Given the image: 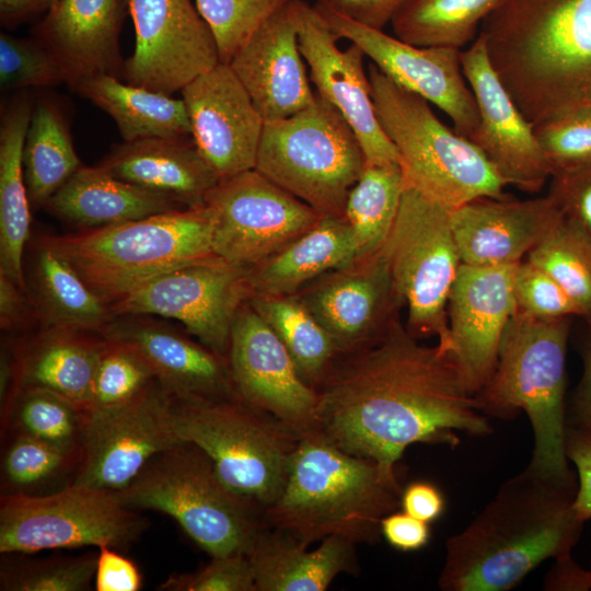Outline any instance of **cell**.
Listing matches in <instances>:
<instances>
[{"label":"cell","instance_id":"cell-1","mask_svg":"<svg viewBox=\"0 0 591 591\" xmlns=\"http://www.w3.org/2000/svg\"><path fill=\"white\" fill-rule=\"evenodd\" d=\"M316 391L317 430L391 476L414 443L455 448L459 431L493 432L453 355L420 345L401 318L373 344L338 355Z\"/></svg>","mask_w":591,"mask_h":591},{"label":"cell","instance_id":"cell-2","mask_svg":"<svg viewBox=\"0 0 591 591\" xmlns=\"http://www.w3.org/2000/svg\"><path fill=\"white\" fill-rule=\"evenodd\" d=\"M577 479L530 467L501 484L494 498L445 543L438 578L443 591H508L543 561L571 555L584 522L573 500Z\"/></svg>","mask_w":591,"mask_h":591},{"label":"cell","instance_id":"cell-3","mask_svg":"<svg viewBox=\"0 0 591 591\" xmlns=\"http://www.w3.org/2000/svg\"><path fill=\"white\" fill-rule=\"evenodd\" d=\"M479 30L494 70L533 126L591 104V0H505Z\"/></svg>","mask_w":591,"mask_h":591},{"label":"cell","instance_id":"cell-4","mask_svg":"<svg viewBox=\"0 0 591 591\" xmlns=\"http://www.w3.org/2000/svg\"><path fill=\"white\" fill-rule=\"evenodd\" d=\"M402 486L373 461L346 453L318 430L300 438L265 526L304 546L328 536L376 544L381 520L401 507Z\"/></svg>","mask_w":591,"mask_h":591},{"label":"cell","instance_id":"cell-5","mask_svg":"<svg viewBox=\"0 0 591 591\" xmlns=\"http://www.w3.org/2000/svg\"><path fill=\"white\" fill-rule=\"evenodd\" d=\"M572 317L535 318L514 311L503 332L495 370L474 394L485 416L510 420L524 412L533 432L528 467L577 479L566 455V356Z\"/></svg>","mask_w":591,"mask_h":591},{"label":"cell","instance_id":"cell-6","mask_svg":"<svg viewBox=\"0 0 591 591\" xmlns=\"http://www.w3.org/2000/svg\"><path fill=\"white\" fill-rule=\"evenodd\" d=\"M43 241L109 305L159 276L215 255L205 204Z\"/></svg>","mask_w":591,"mask_h":591},{"label":"cell","instance_id":"cell-7","mask_svg":"<svg viewBox=\"0 0 591 591\" xmlns=\"http://www.w3.org/2000/svg\"><path fill=\"white\" fill-rule=\"evenodd\" d=\"M368 76L378 119L398 153L406 186L449 209L483 197H508V185L494 165L471 140L448 128L428 101L373 63Z\"/></svg>","mask_w":591,"mask_h":591},{"label":"cell","instance_id":"cell-8","mask_svg":"<svg viewBox=\"0 0 591 591\" xmlns=\"http://www.w3.org/2000/svg\"><path fill=\"white\" fill-rule=\"evenodd\" d=\"M115 494L130 509L169 514L211 557L247 556L265 528L263 509L232 491L208 454L186 441L154 455Z\"/></svg>","mask_w":591,"mask_h":591},{"label":"cell","instance_id":"cell-9","mask_svg":"<svg viewBox=\"0 0 591 591\" xmlns=\"http://www.w3.org/2000/svg\"><path fill=\"white\" fill-rule=\"evenodd\" d=\"M172 398L179 439L205 451L232 491L263 510L273 503L301 437L241 397Z\"/></svg>","mask_w":591,"mask_h":591},{"label":"cell","instance_id":"cell-10","mask_svg":"<svg viewBox=\"0 0 591 591\" xmlns=\"http://www.w3.org/2000/svg\"><path fill=\"white\" fill-rule=\"evenodd\" d=\"M364 165L348 123L316 94L292 116L265 121L255 169L320 216L343 218Z\"/></svg>","mask_w":591,"mask_h":591},{"label":"cell","instance_id":"cell-11","mask_svg":"<svg viewBox=\"0 0 591 591\" xmlns=\"http://www.w3.org/2000/svg\"><path fill=\"white\" fill-rule=\"evenodd\" d=\"M383 251L407 308V331L417 339L436 336L449 351L448 300L462 265L451 209L405 185Z\"/></svg>","mask_w":591,"mask_h":591},{"label":"cell","instance_id":"cell-12","mask_svg":"<svg viewBox=\"0 0 591 591\" xmlns=\"http://www.w3.org/2000/svg\"><path fill=\"white\" fill-rule=\"evenodd\" d=\"M144 521L115 491L72 483L46 496H5L0 507V552L44 549L134 542Z\"/></svg>","mask_w":591,"mask_h":591},{"label":"cell","instance_id":"cell-13","mask_svg":"<svg viewBox=\"0 0 591 591\" xmlns=\"http://www.w3.org/2000/svg\"><path fill=\"white\" fill-rule=\"evenodd\" d=\"M216 256L251 269L311 230L322 218L256 169L221 178L205 196Z\"/></svg>","mask_w":591,"mask_h":591},{"label":"cell","instance_id":"cell-14","mask_svg":"<svg viewBox=\"0 0 591 591\" xmlns=\"http://www.w3.org/2000/svg\"><path fill=\"white\" fill-rule=\"evenodd\" d=\"M250 296L247 269L213 255L148 281L111 308L114 315L176 320L199 343L227 358L234 318Z\"/></svg>","mask_w":591,"mask_h":591},{"label":"cell","instance_id":"cell-15","mask_svg":"<svg viewBox=\"0 0 591 591\" xmlns=\"http://www.w3.org/2000/svg\"><path fill=\"white\" fill-rule=\"evenodd\" d=\"M181 442L172 395L155 381L123 405L85 413L82 463L73 483L119 490L154 455Z\"/></svg>","mask_w":591,"mask_h":591},{"label":"cell","instance_id":"cell-16","mask_svg":"<svg viewBox=\"0 0 591 591\" xmlns=\"http://www.w3.org/2000/svg\"><path fill=\"white\" fill-rule=\"evenodd\" d=\"M135 49L120 78L172 95L220 62L212 32L192 0H128Z\"/></svg>","mask_w":591,"mask_h":591},{"label":"cell","instance_id":"cell-17","mask_svg":"<svg viewBox=\"0 0 591 591\" xmlns=\"http://www.w3.org/2000/svg\"><path fill=\"white\" fill-rule=\"evenodd\" d=\"M331 30L359 46L387 78L444 112L453 129L470 139L479 124L475 96L463 73L461 50L418 47L313 4Z\"/></svg>","mask_w":591,"mask_h":591},{"label":"cell","instance_id":"cell-18","mask_svg":"<svg viewBox=\"0 0 591 591\" xmlns=\"http://www.w3.org/2000/svg\"><path fill=\"white\" fill-rule=\"evenodd\" d=\"M296 294L329 334L338 355L380 339L405 306L383 247L321 275Z\"/></svg>","mask_w":591,"mask_h":591},{"label":"cell","instance_id":"cell-19","mask_svg":"<svg viewBox=\"0 0 591 591\" xmlns=\"http://www.w3.org/2000/svg\"><path fill=\"white\" fill-rule=\"evenodd\" d=\"M301 54L310 68L316 94L331 104L355 132L368 164L398 163V153L378 119L362 49L340 38L314 5L292 0Z\"/></svg>","mask_w":591,"mask_h":591},{"label":"cell","instance_id":"cell-20","mask_svg":"<svg viewBox=\"0 0 591 591\" xmlns=\"http://www.w3.org/2000/svg\"><path fill=\"white\" fill-rule=\"evenodd\" d=\"M228 362L240 396L294 430H317V391L300 375L271 327L246 301L230 335Z\"/></svg>","mask_w":591,"mask_h":591},{"label":"cell","instance_id":"cell-21","mask_svg":"<svg viewBox=\"0 0 591 591\" xmlns=\"http://www.w3.org/2000/svg\"><path fill=\"white\" fill-rule=\"evenodd\" d=\"M463 73L473 91L479 124L471 140L494 165L507 185L525 193L542 190L552 177L551 167L524 117L502 84L478 36L461 50Z\"/></svg>","mask_w":591,"mask_h":591},{"label":"cell","instance_id":"cell-22","mask_svg":"<svg viewBox=\"0 0 591 591\" xmlns=\"http://www.w3.org/2000/svg\"><path fill=\"white\" fill-rule=\"evenodd\" d=\"M181 93L192 139L218 177L255 169L265 120L231 67L219 62Z\"/></svg>","mask_w":591,"mask_h":591},{"label":"cell","instance_id":"cell-23","mask_svg":"<svg viewBox=\"0 0 591 591\" xmlns=\"http://www.w3.org/2000/svg\"><path fill=\"white\" fill-rule=\"evenodd\" d=\"M518 264H462L448 300L450 352L470 392L490 379L503 332L515 311L513 276Z\"/></svg>","mask_w":591,"mask_h":591},{"label":"cell","instance_id":"cell-24","mask_svg":"<svg viewBox=\"0 0 591 591\" xmlns=\"http://www.w3.org/2000/svg\"><path fill=\"white\" fill-rule=\"evenodd\" d=\"M228 65L265 121L292 116L316 97L300 50L292 1L264 22Z\"/></svg>","mask_w":591,"mask_h":591},{"label":"cell","instance_id":"cell-25","mask_svg":"<svg viewBox=\"0 0 591 591\" xmlns=\"http://www.w3.org/2000/svg\"><path fill=\"white\" fill-rule=\"evenodd\" d=\"M560 216L547 195L524 200L483 197L451 209L462 264L472 266L520 263Z\"/></svg>","mask_w":591,"mask_h":591},{"label":"cell","instance_id":"cell-26","mask_svg":"<svg viewBox=\"0 0 591 591\" xmlns=\"http://www.w3.org/2000/svg\"><path fill=\"white\" fill-rule=\"evenodd\" d=\"M101 333L104 339L121 341L138 350L157 381L173 397H241L228 358L171 328L126 320L108 323Z\"/></svg>","mask_w":591,"mask_h":591},{"label":"cell","instance_id":"cell-27","mask_svg":"<svg viewBox=\"0 0 591 591\" xmlns=\"http://www.w3.org/2000/svg\"><path fill=\"white\" fill-rule=\"evenodd\" d=\"M128 0H58L34 36L62 63L68 84L106 73L120 76L119 34Z\"/></svg>","mask_w":591,"mask_h":591},{"label":"cell","instance_id":"cell-28","mask_svg":"<svg viewBox=\"0 0 591 591\" xmlns=\"http://www.w3.org/2000/svg\"><path fill=\"white\" fill-rule=\"evenodd\" d=\"M99 165L117 178L185 207L204 205L207 193L220 181L192 137L124 141Z\"/></svg>","mask_w":591,"mask_h":591},{"label":"cell","instance_id":"cell-29","mask_svg":"<svg viewBox=\"0 0 591 591\" xmlns=\"http://www.w3.org/2000/svg\"><path fill=\"white\" fill-rule=\"evenodd\" d=\"M355 547L328 536L309 551L286 533L265 526L247 554L256 591H324L338 575L358 571Z\"/></svg>","mask_w":591,"mask_h":591},{"label":"cell","instance_id":"cell-30","mask_svg":"<svg viewBox=\"0 0 591 591\" xmlns=\"http://www.w3.org/2000/svg\"><path fill=\"white\" fill-rule=\"evenodd\" d=\"M27 94H19L1 111L0 123V274L26 291L22 258L30 236V197L23 149L33 114Z\"/></svg>","mask_w":591,"mask_h":591},{"label":"cell","instance_id":"cell-31","mask_svg":"<svg viewBox=\"0 0 591 591\" xmlns=\"http://www.w3.org/2000/svg\"><path fill=\"white\" fill-rule=\"evenodd\" d=\"M46 205L66 220L94 228L185 208L169 196L113 176L100 165L80 167Z\"/></svg>","mask_w":591,"mask_h":591},{"label":"cell","instance_id":"cell-32","mask_svg":"<svg viewBox=\"0 0 591 591\" xmlns=\"http://www.w3.org/2000/svg\"><path fill=\"white\" fill-rule=\"evenodd\" d=\"M357 256V243L344 217H322L306 233L247 270L250 293L296 294L321 275Z\"/></svg>","mask_w":591,"mask_h":591},{"label":"cell","instance_id":"cell-33","mask_svg":"<svg viewBox=\"0 0 591 591\" xmlns=\"http://www.w3.org/2000/svg\"><path fill=\"white\" fill-rule=\"evenodd\" d=\"M71 88L113 118L124 141L192 137L183 99L121 82L117 76L106 73L81 79Z\"/></svg>","mask_w":591,"mask_h":591},{"label":"cell","instance_id":"cell-34","mask_svg":"<svg viewBox=\"0 0 591 591\" xmlns=\"http://www.w3.org/2000/svg\"><path fill=\"white\" fill-rule=\"evenodd\" d=\"M34 286V305L46 328L102 332L112 322L114 313L109 303L43 240L35 259Z\"/></svg>","mask_w":591,"mask_h":591},{"label":"cell","instance_id":"cell-35","mask_svg":"<svg viewBox=\"0 0 591 591\" xmlns=\"http://www.w3.org/2000/svg\"><path fill=\"white\" fill-rule=\"evenodd\" d=\"M101 344L76 332L46 328L20 360L19 387L49 390L86 413Z\"/></svg>","mask_w":591,"mask_h":591},{"label":"cell","instance_id":"cell-36","mask_svg":"<svg viewBox=\"0 0 591 591\" xmlns=\"http://www.w3.org/2000/svg\"><path fill=\"white\" fill-rule=\"evenodd\" d=\"M83 164L56 103L42 100L33 109L23 149L30 201L46 205Z\"/></svg>","mask_w":591,"mask_h":591},{"label":"cell","instance_id":"cell-37","mask_svg":"<svg viewBox=\"0 0 591 591\" xmlns=\"http://www.w3.org/2000/svg\"><path fill=\"white\" fill-rule=\"evenodd\" d=\"M505 0H404L391 20L395 37L418 47L462 48Z\"/></svg>","mask_w":591,"mask_h":591},{"label":"cell","instance_id":"cell-38","mask_svg":"<svg viewBox=\"0 0 591 591\" xmlns=\"http://www.w3.org/2000/svg\"><path fill=\"white\" fill-rule=\"evenodd\" d=\"M247 302L279 337L302 379L316 390L338 356L329 334L297 294H254Z\"/></svg>","mask_w":591,"mask_h":591},{"label":"cell","instance_id":"cell-39","mask_svg":"<svg viewBox=\"0 0 591 591\" xmlns=\"http://www.w3.org/2000/svg\"><path fill=\"white\" fill-rule=\"evenodd\" d=\"M404 188L398 163H366L349 192L344 212L357 243V257L383 247L396 220Z\"/></svg>","mask_w":591,"mask_h":591},{"label":"cell","instance_id":"cell-40","mask_svg":"<svg viewBox=\"0 0 591 591\" xmlns=\"http://www.w3.org/2000/svg\"><path fill=\"white\" fill-rule=\"evenodd\" d=\"M525 259L565 289L591 326V237L561 213Z\"/></svg>","mask_w":591,"mask_h":591},{"label":"cell","instance_id":"cell-41","mask_svg":"<svg viewBox=\"0 0 591 591\" xmlns=\"http://www.w3.org/2000/svg\"><path fill=\"white\" fill-rule=\"evenodd\" d=\"M15 418L21 432L70 454L82 443L85 412L71 401L36 386L19 387Z\"/></svg>","mask_w":591,"mask_h":591},{"label":"cell","instance_id":"cell-42","mask_svg":"<svg viewBox=\"0 0 591 591\" xmlns=\"http://www.w3.org/2000/svg\"><path fill=\"white\" fill-rule=\"evenodd\" d=\"M155 381L152 368L138 350L121 341L104 339L86 413L123 405Z\"/></svg>","mask_w":591,"mask_h":591},{"label":"cell","instance_id":"cell-43","mask_svg":"<svg viewBox=\"0 0 591 591\" xmlns=\"http://www.w3.org/2000/svg\"><path fill=\"white\" fill-rule=\"evenodd\" d=\"M292 0H196L216 39L220 62L229 63L255 31Z\"/></svg>","mask_w":591,"mask_h":591},{"label":"cell","instance_id":"cell-44","mask_svg":"<svg viewBox=\"0 0 591 591\" xmlns=\"http://www.w3.org/2000/svg\"><path fill=\"white\" fill-rule=\"evenodd\" d=\"M68 83L59 59L38 38L0 34L1 91L48 88Z\"/></svg>","mask_w":591,"mask_h":591},{"label":"cell","instance_id":"cell-45","mask_svg":"<svg viewBox=\"0 0 591 591\" xmlns=\"http://www.w3.org/2000/svg\"><path fill=\"white\" fill-rule=\"evenodd\" d=\"M552 176L591 165V105H583L533 126Z\"/></svg>","mask_w":591,"mask_h":591},{"label":"cell","instance_id":"cell-46","mask_svg":"<svg viewBox=\"0 0 591 591\" xmlns=\"http://www.w3.org/2000/svg\"><path fill=\"white\" fill-rule=\"evenodd\" d=\"M97 555L34 561L2 570L1 590L84 591L94 582Z\"/></svg>","mask_w":591,"mask_h":591},{"label":"cell","instance_id":"cell-47","mask_svg":"<svg viewBox=\"0 0 591 591\" xmlns=\"http://www.w3.org/2000/svg\"><path fill=\"white\" fill-rule=\"evenodd\" d=\"M515 311L524 315L551 320L580 316L576 302L544 269L523 259L513 276Z\"/></svg>","mask_w":591,"mask_h":591},{"label":"cell","instance_id":"cell-48","mask_svg":"<svg viewBox=\"0 0 591 591\" xmlns=\"http://www.w3.org/2000/svg\"><path fill=\"white\" fill-rule=\"evenodd\" d=\"M166 591H256L246 555L215 556L202 569L171 576L160 586Z\"/></svg>","mask_w":591,"mask_h":591},{"label":"cell","instance_id":"cell-49","mask_svg":"<svg viewBox=\"0 0 591 591\" xmlns=\"http://www.w3.org/2000/svg\"><path fill=\"white\" fill-rule=\"evenodd\" d=\"M69 454L38 438L21 432L8 449L3 468L11 484H38L60 468Z\"/></svg>","mask_w":591,"mask_h":591},{"label":"cell","instance_id":"cell-50","mask_svg":"<svg viewBox=\"0 0 591 591\" xmlns=\"http://www.w3.org/2000/svg\"><path fill=\"white\" fill-rule=\"evenodd\" d=\"M546 195L567 219L591 237V165L553 175Z\"/></svg>","mask_w":591,"mask_h":591},{"label":"cell","instance_id":"cell-51","mask_svg":"<svg viewBox=\"0 0 591 591\" xmlns=\"http://www.w3.org/2000/svg\"><path fill=\"white\" fill-rule=\"evenodd\" d=\"M566 455L573 464L577 476V493L573 508L583 521L591 519V433L567 427Z\"/></svg>","mask_w":591,"mask_h":591},{"label":"cell","instance_id":"cell-52","mask_svg":"<svg viewBox=\"0 0 591 591\" xmlns=\"http://www.w3.org/2000/svg\"><path fill=\"white\" fill-rule=\"evenodd\" d=\"M108 545L99 547L94 588L96 591H138L142 586L141 573L129 558L116 553Z\"/></svg>","mask_w":591,"mask_h":591},{"label":"cell","instance_id":"cell-53","mask_svg":"<svg viewBox=\"0 0 591 591\" xmlns=\"http://www.w3.org/2000/svg\"><path fill=\"white\" fill-rule=\"evenodd\" d=\"M384 540L401 552H415L426 546L430 540L429 522L417 519L405 511H393L381 520Z\"/></svg>","mask_w":591,"mask_h":591},{"label":"cell","instance_id":"cell-54","mask_svg":"<svg viewBox=\"0 0 591 591\" xmlns=\"http://www.w3.org/2000/svg\"><path fill=\"white\" fill-rule=\"evenodd\" d=\"M404 0H327L334 12L376 30L391 22Z\"/></svg>","mask_w":591,"mask_h":591},{"label":"cell","instance_id":"cell-55","mask_svg":"<svg viewBox=\"0 0 591 591\" xmlns=\"http://www.w3.org/2000/svg\"><path fill=\"white\" fill-rule=\"evenodd\" d=\"M580 347L582 374L567 402V425L591 433V326Z\"/></svg>","mask_w":591,"mask_h":591},{"label":"cell","instance_id":"cell-56","mask_svg":"<svg viewBox=\"0 0 591 591\" xmlns=\"http://www.w3.org/2000/svg\"><path fill=\"white\" fill-rule=\"evenodd\" d=\"M401 508L406 513L430 523L441 517L445 500L436 485L417 480L403 488Z\"/></svg>","mask_w":591,"mask_h":591},{"label":"cell","instance_id":"cell-57","mask_svg":"<svg viewBox=\"0 0 591 591\" xmlns=\"http://www.w3.org/2000/svg\"><path fill=\"white\" fill-rule=\"evenodd\" d=\"M543 587L548 591H589L591 570L580 567L571 555L557 559L545 576Z\"/></svg>","mask_w":591,"mask_h":591},{"label":"cell","instance_id":"cell-58","mask_svg":"<svg viewBox=\"0 0 591 591\" xmlns=\"http://www.w3.org/2000/svg\"><path fill=\"white\" fill-rule=\"evenodd\" d=\"M25 290L5 275L0 274V324L3 329L22 325L27 315Z\"/></svg>","mask_w":591,"mask_h":591},{"label":"cell","instance_id":"cell-59","mask_svg":"<svg viewBox=\"0 0 591 591\" xmlns=\"http://www.w3.org/2000/svg\"><path fill=\"white\" fill-rule=\"evenodd\" d=\"M58 0H0V20L8 27L46 14Z\"/></svg>","mask_w":591,"mask_h":591},{"label":"cell","instance_id":"cell-60","mask_svg":"<svg viewBox=\"0 0 591 591\" xmlns=\"http://www.w3.org/2000/svg\"><path fill=\"white\" fill-rule=\"evenodd\" d=\"M317 3H326L327 0H316Z\"/></svg>","mask_w":591,"mask_h":591},{"label":"cell","instance_id":"cell-61","mask_svg":"<svg viewBox=\"0 0 591 591\" xmlns=\"http://www.w3.org/2000/svg\"><path fill=\"white\" fill-rule=\"evenodd\" d=\"M591 105V104H590Z\"/></svg>","mask_w":591,"mask_h":591}]
</instances>
